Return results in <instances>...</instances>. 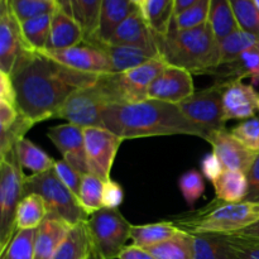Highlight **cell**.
I'll return each mask as SVG.
<instances>
[{
  "mask_svg": "<svg viewBox=\"0 0 259 259\" xmlns=\"http://www.w3.org/2000/svg\"><path fill=\"white\" fill-rule=\"evenodd\" d=\"M201 171L204 177H206L209 181H211V184H214L222 176V174L224 172V168H223L222 162L219 161V158H218V156L214 152L206 154L201 159Z\"/></svg>",
  "mask_w": 259,
  "mask_h": 259,
  "instance_id": "obj_46",
  "label": "cell"
},
{
  "mask_svg": "<svg viewBox=\"0 0 259 259\" xmlns=\"http://www.w3.org/2000/svg\"><path fill=\"white\" fill-rule=\"evenodd\" d=\"M230 133L249 151L259 154V116L243 120L232 128Z\"/></svg>",
  "mask_w": 259,
  "mask_h": 259,
  "instance_id": "obj_43",
  "label": "cell"
},
{
  "mask_svg": "<svg viewBox=\"0 0 259 259\" xmlns=\"http://www.w3.org/2000/svg\"><path fill=\"white\" fill-rule=\"evenodd\" d=\"M15 157L22 168L29 169L33 175L45 174L55 167L56 161L29 139L23 138L14 147Z\"/></svg>",
  "mask_w": 259,
  "mask_h": 259,
  "instance_id": "obj_27",
  "label": "cell"
},
{
  "mask_svg": "<svg viewBox=\"0 0 259 259\" xmlns=\"http://www.w3.org/2000/svg\"><path fill=\"white\" fill-rule=\"evenodd\" d=\"M52 14L53 13H47L20 23L23 38L30 50L37 52L46 50V45L50 37Z\"/></svg>",
  "mask_w": 259,
  "mask_h": 259,
  "instance_id": "obj_33",
  "label": "cell"
},
{
  "mask_svg": "<svg viewBox=\"0 0 259 259\" xmlns=\"http://www.w3.org/2000/svg\"><path fill=\"white\" fill-rule=\"evenodd\" d=\"M179 189L186 204L192 207L205 192L204 175L197 169L185 172L179 179Z\"/></svg>",
  "mask_w": 259,
  "mask_h": 259,
  "instance_id": "obj_41",
  "label": "cell"
},
{
  "mask_svg": "<svg viewBox=\"0 0 259 259\" xmlns=\"http://www.w3.org/2000/svg\"><path fill=\"white\" fill-rule=\"evenodd\" d=\"M85 40L81 25L73 18L56 8L52 14L50 37L45 51H62L75 47Z\"/></svg>",
  "mask_w": 259,
  "mask_h": 259,
  "instance_id": "obj_20",
  "label": "cell"
},
{
  "mask_svg": "<svg viewBox=\"0 0 259 259\" xmlns=\"http://www.w3.org/2000/svg\"><path fill=\"white\" fill-rule=\"evenodd\" d=\"M253 3H254V5L258 8V10H259V0H253Z\"/></svg>",
  "mask_w": 259,
  "mask_h": 259,
  "instance_id": "obj_54",
  "label": "cell"
},
{
  "mask_svg": "<svg viewBox=\"0 0 259 259\" xmlns=\"http://www.w3.org/2000/svg\"><path fill=\"white\" fill-rule=\"evenodd\" d=\"M147 2H148V0H132L133 5L137 8V9L139 10V12H141V10L143 9L144 7H146Z\"/></svg>",
  "mask_w": 259,
  "mask_h": 259,
  "instance_id": "obj_53",
  "label": "cell"
},
{
  "mask_svg": "<svg viewBox=\"0 0 259 259\" xmlns=\"http://www.w3.org/2000/svg\"><path fill=\"white\" fill-rule=\"evenodd\" d=\"M72 225L53 212H48L35 232L34 259H52Z\"/></svg>",
  "mask_w": 259,
  "mask_h": 259,
  "instance_id": "obj_19",
  "label": "cell"
},
{
  "mask_svg": "<svg viewBox=\"0 0 259 259\" xmlns=\"http://www.w3.org/2000/svg\"><path fill=\"white\" fill-rule=\"evenodd\" d=\"M154 35L159 55L169 66L196 75L212 73L219 68V40L209 23L186 30L172 25L166 35Z\"/></svg>",
  "mask_w": 259,
  "mask_h": 259,
  "instance_id": "obj_3",
  "label": "cell"
},
{
  "mask_svg": "<svg viewBox=\"0 0 259 259\" xmlns=\"http://www.w3.org/2000/svg\"><path fill=\"white\" fill-rule=\"evenodd\" d=\"M206 141L211 144L212 152L222 162L224 171H240L245 175L249 172L257 153L243 146L230 132L225 129L211 132Z\"/></svg>",
  "mask_w": 259,
  "mask_h": 259,
  "instance_id": "obj_16",
  "label": "cell"
},
{
  "mask_svg": "<svg viewBox=\"0 0 259 259\" xmlns=\"http://www.w3.org/2000/svg\"><path fill=\"white\" fill-rule=\"evenodd\" d=\"M37 229L17 230L2 259H34Z\"/></svg>",
  "mask_w": 259,
  "mask_h": 259,
  "instance_id": "obj_37",
  "label": "cell"
},
{
  "mask_svg": "<svg viewBox=\"0 0 259 259\" xmlns=\"http://www.w3.org/2000/svg\"><path fill=\"white\" fill-rule=\"evenodd\" d=\"M91 259H99V258H94V257H91Z\"/></svg>",
  "mask_w": 259,
  "mask_h": 259,
  "instance_id": "obj_57",
  "label": "cell"
},
{
  "mask_svg": "<svg viewBox=\"0 0 259 259\" xmlns=\"http://www.w3.org/2000/svg\"><path fill=\"white\" fill-rule=\"evenodd\" d=\"M156 259H195L194 237L185 230L154 247L147 248Z\"/></svg>",
  "mask_w": 259,
  "mask_h": 259,
  "instance_id": "obj_32",
  "label": "cell"
},
{
  "mask_svg": "<svg viewBox=\"0 0 259 259\" xmlns=\"http://www.w3.org/2000/svg\"><path fill=\"white\" fill-rule=\"evenodd\" d=\"M93 243L86 222L78 223L68 230L52 259H91Z\"/></svg>",
  "mask_w": 259,
  "mask_h": 259,
  "instance_id": "obj_25",
  "label": "cell"
},
{
  "mask_svg": "<svg viewBox=\"0 0 259 259\" xmlns=\"http://www.w3.org/2000/svg\"><path fill=\"white\" fill-rule=\"evenodd\" d=\"M257 222H259V202L228 204L219 201V204H211L189 217L175 219L172 223L190 234L230 235L242 232Z\"/></svg>",
  "mask_w": 259,
  "mask_h": 259,
  "instance_id": "obj_4",
  "label": "cell"
},
{
  "mask_svg": "<svg viewBox=\"0 0 259 259\" xmlns=\"http://www.w3.org/2000/svg\"><path fill=\"white\" fill-rule=\"evenodd\" d=\"M220 83V82H219ZM223 106L225 121L247 120L255 116L258 110L259 94L252 85L242 82V80L222 83Z\"/></svg>",
  "mask_w": 259,
  "mask_h": 259,
  "instance_id": "obj_17",
  "label": "cell"
},
{
  "mask_svg": "<svg viewBox=\"0 0 259 259\" xmlns=\"http://www.w3.org/2000/svg\"><path fill=\"white\" fill-rule=\"evenodd\" d=\"M229 259H259V239L242 235H224Z\"/></svg>",
  "mask_w": 259,
  "mask_h": 259,
  "instance_id": "obj_42",
  "label": "cell"
},
{
  "mask_svg": "<svg viewBox=\"0 0 259 259\" xmlns=\"http://www.w3.org/2000/svg\"><path fill=\"white\" fill-rule=\"evenodd\" d=\"M192 73L176 66H167L151 83L147 98L179 105L194 95Z\"/></svg>",
  "mask_w": 259,
  "mask_h": 259,
  "instance_id": "obj_13",
  "label": "cell"
},
{
  "mask_svg": "<svg viewBox=\"0 0 259 259\" xmlns=\"http://www.w3.org/2000/svg\"><path fill=\"white\" fill-rule=\"evenodd\" d=\"M8 4L19 23L53 13L56 9V4L45 0H8Z\"/></svg>",
  "mask_w": 259,
  "mask_h": 259,
  "instance_id": "obj_39",
  "label": "cell"
},
{
  "mask_svg": "<svg viewBox=\"0 0 259 259\" xmlns=\"http://www.w3.org/2000/svg\"><path fill=\"white\" fill-rule=\"evenodd\" d=\"M239 29L259 37V10L253 0H230Z\"/></svg>",
  "mask_w": 259,
  "mask_h": 259,
  "instance_id": "obj_40",
  "label": "cell"
},
{
  "mask_svg": "<svg viewBox=\"0 0 259 259\" xmlns=\"http://www.w3.org/2000/svg\"><path fill=\"white\" fill-rule=\"evenodd\" d=\"M207 23L219 42L239 29L230 0H210Z\"/></svg>",
  "mask_w": 259,
  "mask_h": 259,
  "instance_id": "obj_30",
  "label": "cell"
},
{
  "mask_svg": "<svg viewBox=\"0 0 259 259\" xmlns=\"http://www.w3.org/2000/svg\"><path fill=\"white\" fill-rule=\"evenodd\" d=\"M108 43L114 46H133L152 52H158L156 35L148 27L139 10L129 15L116 28Z\"/></svg>",
  "mask_w": 259,
  "mask_h": 259,
  "instance_id": "obj_18",
  "label": "cell"
},
{
  "mask_svg": "<svg viewBox=\"0 0 259 259\" xmlns=\"http://www.w3.org/2000/svg\"><path fill=\"white\" fill-rule=\"evenodd\" d=\"M219 67L225 68L224 71L217 70L220 78L217 82L227 83L230 81L242 80L249 77L253 83L259 82V43L245 50L234 62L222 65Z\"/></svg>",
  "mask_w": 259,
  "mask_h": 259,
  "instance_id": "obj_24",
  "label": "cell"
},
{
  "mask_svg": "<svg viewBox=\"0 0 259 259\" xmlns=\"http://www.w3.org/2000/svg\"><path fill=\"white\" fill-rule=\"evenodd\" d=\"M47 137L70 166L82 176L90 174L86 157L83 128L71 123L61 124L48 129Z\"/></svg>",
  "mask_w": 259,
  "mask_h": 259,
  "instance_id": "obj_14",
  "label": "cell"
},
{
  "mask_svg": "<svg viewBox=\"0 0 259 259\" xmlns=\"http://www.w3.org/2000/svg\"><path fill=\"white\" fill-rule=\"evenodd\" d=\"M210 9V0H199L196 4L191 5L180 14L175 15L174 25L176 29L186 30L197 28L207 23Z\"/></svg>",
  "mask_w": 259,
  "mask_h": 259,
  "instance_id": "obj_38",
  "label": "cell"
},
{
  "mask_svg": "<svg viewBox=\"0 0 259 259\" xmlns=\"http://www.w3.org/2000/svg\"><path fill=\"white\" fill-rule=\"evenodd\" d=\"M212 185L217 200L228 204L245 201L249 191L247 175L240 171L227 169Z\"/></svg>",
  "mask_w": 259,
  "mask_h": 259,
  "instance_id": "obj_26",
  "label": "cell"
},
{
  "mask_svg": "<svg viewBox=\"0 0 259 259\" xmlns=\"http://www.w3.org/2000/svg\"><path fill=\"white\" fill-rule=\"evenodd\" d=\"M91 43L98 45L108 55L111 63V71H113L111 73H120L124 71L132 70V68L139 67L159 56L158 52H152V51L133 47V46H114L99 42Z\"/></svg>",
  "mask_w": 259,
  "mask_h": 259,
  "instance_id": "obj_22",
  "label": "cell"
},
{
  "mask_svg": "<svg viewBox=\"0 0 259 259\" xmlns=\"http://www.w3.org/2000/svg\"><path fill=\"white\" fill-rule=\"evenodd\" d=\"M137 10L132 0H101L98 29L88 42L108 43L116 28Z\"/></svg>",
  "mask_w": 259,
  "mask_h": 259,
  "instance_id": "obj_21",
  "label": "cell"
},
{
  "mask_svg": "<svg viewBox=\"0 0 259 259\" xmlns=\"http://www.w3.org/2000/svg\"><path fill=\"white\" fill-rule=\"evenodd\" d=\"M85 148L90 174L109 181L119 147L124 139L105 128H85Z\"/></svg>",
  "mask_w": 259,
  "mask_h": 259,
  "instance_id": "obj_11",
  "label": "cell"
},
{
  "mask_svg": "<svg viewBox=\"0 0 259 259\" xmlns=\"http://www.w3.org/2000/svg\"><path fill=\"white\" fill-rule=\"evenodd\" d=\"M195 259H229L225 237L222 234H192Z\"/></svg>",
  "mask_w": 259,
  "mask_h": 259,
  "instance_id": "obj_35",
  "label": "cell"
},
{
  "mask_svg": "<svg viewBox=\"0 0 259 259\" xmlns=\"http://www.w3.org/2000/svg\"><path fill=\"white\" fill-rule=\"evenodd\" d=\"M248 184H249V191L245 201L259 202V154L255 157L249 172L247 174Z\"/></svg>",
  "mask_w": 259,
  "mask_h": 259,
  "instance_id": "obj_47",
  "label": "cell"
},
{
  "mask_svg": "<svg viewBox=\"0 0 259 259\" xmlns=\"http://www.w3.org/2000/svg\"><path fill=\"white\" fill-rule=\"evenodd\" d=\"M116 259H156L152 255V253L149 252L146 248L138 247L136 244L126 245L124 247V249L121 250L120 254L118 255Z\"/></svg>",
  "mask_w": 259,
  "mask_h": 259,
  "instance_id": "obj_50",
  "label": "cell"
},
{
  "mask_svg": "<svg viewBox=\"0 0 259 259\" xmlns=\"http://www.w3.org/2000/svg\"><path fill=\"white\" fill-rule=\"evenodd\" d=\"M89 234L94 258L116 259L131 239L132 224L118 209H103L89 217Z\"/></svg>",
  "mask_w": 259,
  "mask_h": 259,
  "instance_id": "obj_8",
  "label": "cell"
},
{
  "mask_svg": "<svg viewBox=\"0 0 259 259\" xmlns=\"http://www.w3.org/2000/svg\"><path fill=\"white\" fill-rule=\"evenodd\" d=\"M56 62L80 72L94 75L111 73V63L108 55L95 43L83 40L75 47L62 51H39Z\"/></svg>",
  "mask_w": 259,
  "mask_h": 259,
  "instance_id": "obj_12",
  "label": "cell"
},
{
  "mask_svg": "<svg viewBox=\"0 0 259 259\" xmlns=\"http://www.w3.org/2000/svg\"><path fill=\"white\" fill-rule=\"evenodd\" d=\"M180 228L172 222H161L154 224L132 225L131 239L133 244L142 248H151L166 242L180 232Z\"/></svg>",
  "mask_w": 259,
  "mask_h": 259,
  "instance_id": "obj_29",
  "label": "cell"
},
{
  "mask_svg": "<svg viewBox=\"0 0 259 259\" xmlns=\"http://www.w3.org/2000/svg\"><path fill=\"white\" fill-rule=\"evenodd\" d=\"M10 76L17 93L18 110L35 124L56 118L75 91L95 85L101 75L80 72L42 52L25 50Z\"/></svg>",
  "mask_w": 259,
  "mask_h": 259,
  "instance_id": "obj_1",
  "label": "cell"
},
{
  "mask_svg": "<svg viewBox=\"0 0 259 259\" xmlns=\"http://www.w3.org/2000/svg\"><path fill=\"white\" fill-rule=\"evenodd\" d=\"M104 128L121 139L186 134L206 138V134L192 124L179 105L147 99L133 104H110L103 111Z\"/></svg>",
  "mask_w": 259,
  "mask_h": 259,
  "instance_id": "obj_2",
  "label": "cell"
},
{
  "mask_svg": "<svg viewBox=\"0 0 259 259\" xmlns=\"http://www.w3.org/2000/svg\"><path fill=\"white\" fill-rule=\"evenodd\" d=\"M108 105H110V100L98 80L95 85L75 91L66 100L56 118L65 119L83 129L104 128L101 115Z\"/></svg>",
  "mask_w": 259,
  "mask_h": 259,
  "instance_id": "obj_9",
  "label": "cell"
},
{
  "mask_svg": "<svg viewBox=\"0 0 259 259\" xmlns=\"http://www.w3.org/2000/svg\"><path fill=\"white\" fill-rule=\"evenodd\" d=\"M176 0H148L141 10L144 20L157 35H166L169 32L175 18Z\"/></svg>",
  "mask_w": 259,
  "mask_h": 259,
  "instance_id": "obj_28",
  "label": "cell"
},
{
  "mask_svg": "<svg viewBox=\"0 0 259 259\" xmlns=\"http://www.w3.org/2000/svg\"><path fill=\"white\" fill-rule=\"evenodd\" d=\"M124 201V190L118 182L109 180L104 182L103 207L105 209H118Z\"/></svg>",
  "mask_w": 259,
  "mask_h": 259,
  "instance_id": "obj_45",
  "label": "cell"
},
{
  "mask_svg": "<svg viewBox=\"0 0 259 259\" xmlns=\"http://www.w3.org/2000/svg\"><path fill=\"white\" fill-rule=\"evenodd\" d=\"M45 2H50V3H53V4H56V0H45Z\"/></svg>",
  "mask_w": 259,
  "mask_h": 259,
  "instance_id": "obj_55",
  "label": "cell"
},
{
  "mask_svg": "<svg viewBox=\"0 0 259 259\" xmlns=\"http://www.w3.org/2000/svg\"><path fill=\"white\" fill-rule=\"evenodd\" d=\"M25 50L30 48L23 38L20 23L10 10L8 0H0V71L12 72Z\"/></svg>",
  "mask_w": 259,
  "mask_h": 259,
  "instance_id": "obj_15",
  "label": "cell"
},
{
  "mask_svg": "<svg viewBox=\"0 0 259 259\" xmlns=\"http://www.w3.org/2000/svg\"><path fill=\"white\" fill-rule=\"evenodd\" d=\"M19 118V110L8 101L0 100V131H5Z\"/></svg>",
  "mask_w": 259,
  "mask_h": 259,
  "instance_id": "obj_48",
  "label": "cell"
},
{
  "mask_svg": "<svg viewBox=\"0 0 259 259\" xmlns=\"http://www.w3.org/2000/svg\"><path fill=\"white\" fill-rule=\"evenodd\" d=\"M25 176L12 151L0 161V254L5 252L17 233L15 218L23 199Z\"/></svg>",
  "mask_w": 259,
  "mask_h": 259,
  "instance_id": "obj_7",
  "label": "cell"
},
{
  "mask_svg": "<svg viewBox=\"0 0 259 259\" xmlns=\"http://www.w3.org/2000/svg\"><path fill=\"white\" fill-rule=\"evenodd\" d=\"M168 66L161 55L139 67L120 73H108L99 77V83L110 104H133L147 100V93L154 78Z\"/></svg>",
  "mask_w": 259,
  "mask_h": 259,
  "instance_id": "obj_5",
  "label": "cell"
},
{
  "mask_svg": "<svg viewBox=\"0 0 259 259\" xmlns=\"http://www.w3.org/2000/svg\"><path fill=\"white\" fill-rule=\"evenodd\" d=\"M101 0H56V8L76 20L85 33V40L93 39L99 25Z\"/></svg>",
  "mask_w": 259,
  "mask_h": 259,
  "instance_id": "obj_23",
  "label": "cell"
},
{
  "mask_svg": "<svg viewBox=\"0 0 259 259\" xmlns=\"http://www.w3.org/2000/svg\"><path fill=\"white\" fill-rule=\"evenodd\" d=\"M223 90L222 83L217 82L211 88L197 91L179 104L184 115L199 126L206 134V138L211 132L225 129L227 121L223 106Z\"/></svg>",
  "mask_w": 259,
  "mask_h": 259,
  "instance_id": "obj_10",
  "label": "cell"
},
{
  "mask_svg": "<svg viewBox=\"0 0 259 259\" xmlns=\"http://www.w3.org/2000/svg\"><path fill=\"white\" fill-rule=\"evenodd\" d=\"M259 37L253 33L238 29L219 42L220 66L234 62L245 50L258 45Z\"/></svg>",
  "mask_w": 259,
  "mask_h": 259,
  "instance_id": "obj_34",
  "label": "cell"
},
{
  "mask_svg": "<svg viewBox=\"0 0 259 259\" xmlns=\"http://www.w3.org/2000/svg\"><path fill=\"white\" fill-rule=\"evenodd\" d=\"M48 214L45 199L37 194L25 195L18 205L15 225L17 230L37 229Z\"/></svg>",
  "mask_w": 259,
  "mask_h": 259,
  "instance_id": "obj_31",
  "label": "cell"
},
{
  "mask_svg": "<svg viewBox=\"0 0 259 259\" xmlns=\"http://www.w3.org/2000/svg\"><path fill=\"white\" fill-rule=\"evenodd\" d=\"M0 100L8 101L17 106V93L10 73L0 71Z\"/></svg>",
  "mask_w": 259,
  "mask_h": 259,
  "instance_id": "obj_49",
  "label": "cell"
},
{
  "mask_svg": "<svg viewBox=\"0 0 259 259\" xmlns=\"http://www.w3.org/2000/svg\"><path fill=\"white\" fill-rule=\"evenodd\" d=\"M53 169H55L58 179H60L61 181L65 184V186L67 187L70 191H72V194L78 199L81 182H82V175H81L80 172L76 171L72 166H70L65 159L56 161Z\"/></svg>",
  "mask_w": 259,
  "mask_h": 259,
  "instance_id": "obj_44",
  "label": "cell"
},
{
  "mask_svg": "<svg viewBox=\"0 0 259 259\" xmlns=\"http://www.w3.org/2000/svg\"><path fill=\"white\" fill-rule=\"evenodd\" d=\"M235 235H242V237L255 238V239H259V222L255 223V224L250 225V227L245 228L244 230L237 233Z\"/></svg>",
  "mask_w": 259,
  "mask_h": 259,
  "instance_id": "obj_51",
  "label": "cell"
},
{
  "mask_svg": "<svg viewBox=\"0 0 259 259\" xmlns=\"http://www.w3.org/2000/svg\"><path fill=\"white\" fill-rule=\"evenodd\" d=\"M258 111H259V100H258Z\"/></svg>",
  "mask_w": 259,
  "mask_h": 259,
  "instance_id": "obj_56",
  "label": "cell"
},
{
  "mask_svg": "<svg viewBox=\"0 0 259 259\" xmlns=\"http://www.w3.org/2000/svg\"><path fill=\"white\" fill-rule=\"evenodd\" d=\"M103 189L104 181L95 175L88 174L82 176L78 201L90 217L98 210L103 209Z\"/></svg>",
  "mask_w": 259,
  "mask_h": 259,
  "instance_id": "obj_36",
  "label": "cell"
},
{
  "mask_svg": "<svg viewBox=\"0 0 259 259\" xmlns=\"http://www.w3.org/2000/svg\"><path fill=\"white\" fill-rule=\"evenodd\" d=\"M197 2L199 0H176V3H175V15L180 14V13L184 12L189 7L196 4Z\"/></svg>",
  "mask_w": 259,
  "mask_h": 259,
  "instance_id": "obj_52",
  "label": "cell"
},
{
  "mask_svg": "<svg viewBox=\"0 0 259 259\" xmlns=\"http://www.w3.org/2000/svg\"><path fill=\"white\" fill-rule=\"evenodd\" d=\"M29 194L42 196L47 204L48 212L58 215L72 227L78 223L88 222L89 214L72 191L58 179L53 168L45 174L25 176L23 195L25 196Z\"/></svg>",
  "mask_w": 259,
  "mask_h": 259,
  "instance_id": "obj_6",
  "label": "cell"
}]
</instances>
